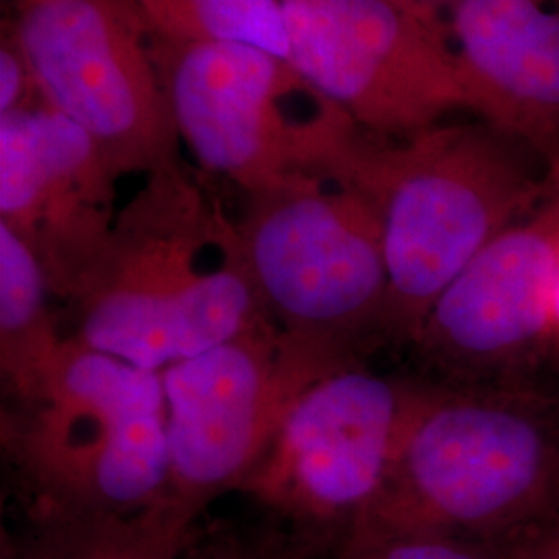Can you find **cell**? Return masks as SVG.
<instances>
[{
    "label": "cell",
    "mask_w": 559,
    "mask_h": 559,
    "mask_svg": "<svg viewBox=\"0 0 559 559\" xmlns=\"http://www.w3.org/2000/svg\"><path fill=\"white\" fill-rule=\"evenodd\" d=\"M55 295L29 245L0 224V378L2 402L32 399L67 344Z\"/></svg>",
    "instance_id": "9a60e30c"
},
{
    "label": "cell",
    "mask_w": 559,
    "mask_h": 559,
    "mask_svg": "<svg viewBox=\"0 0 559 559\" xmlns=\"http://www.w3.org/2000/svg\"><path fill=\"white\" fill-rule=\"evenodd\" d=\"M402 380L362 360L340 367L297 402L270 450L240 483L280 531L286 558L338 551L378 498L399 429Z\"/></svg>",
    "instance_id": "9c48e42d"
},
{
    "label": "cell",
    "mask_w": 559,
    "mask_h": 559,
    "mask_svg": "<svg viewBox=\"0 0 559 559\" xmlns=\"http://www.w3.org/2000/svg\"><path fill=\"white\" fill-rule=\"evenodd\" d=\"M506 556L508 559H559V522L540 531L533 539L520 543Z\"/></svg>",
    "instance_id": "ffe728a7"
},
{
    "label": "cell",
    "mask_w": 559,
    "mask_h": 559,
    "mask_svg": "<svg viewBox=\"0 0 559 559\" xmlns=\"http://www.w3.org/2000/svg\"><path fill=\"white\" fill-rule=\"evenodd\" d=\"M559 261V187L503 230L433 302L413 342L438 380L537 383L556 348L551 299Z\"/></svg>",
    "instance_id": "8fae6325"
},
{
    "label": "cell",
    "mask_w": 559,
    "mask_h": 559,
    "mask_svg": "<svg viewBox=\"0 0 559 559\" xmlns=\"http://www.w3.org/2000/svg\"><path fill=\"white\" fill-rule=\"evenodd\" d=\"M64 307L67 338L158 373L267 321L237 221L182 164L145 177Z\"/></svg>",
    "instance_id": "7a4b0ae2"
},
{
    "label": "cell",
    "mask_w": 559,
    "mask_h": 559,
    "mask_svg": "<svg viewBox=\"0 0 559 559\" xmlns=\"http://www.w3.org/2000/svg\"><path fill=\"white\" fill-rule=\"evenodd\" d=\"M182 559H286L278 539L249 537L228 526H200Z\"/></svg>",
    "instance_id": "d6986e66"
},
{
    "label": "cell",
    "mask_w": 559,
    "mask_h": 559,
    "mask_svg": "<svg viewBox=\"0 0 559 559\" xmlns=\"http://www.w3.org/2000/svg\"><path fill=\"white\" fill-rule=\"evenodd\" d=\"M551 323H554L556 348H559V261L558 272H556V282H554V299H551Z\"/></svg>",
    "instance_id": "44dd1931"
},
{
    "label": "cell",
    "mask_w": 559,
    "mask_h": 559,
    "mask_svg": "<svg viewBox=\"0 0 559 559\" xmlns=\"http://www.w3.org/2000/svg\"><path fill=\"white\" fill-rule=\"evenodd\" d=\"M152 34L193 44H237L288 60L282 0H133Z\"/></svg>",
    "instance_id": "2e32d148"
},
{
    "label": "cell",
    "mask_w": 559,
    "mask_h": 559,
    "mask_svg": "<svg viewBox=\"0 0 559 559\" xmlns=\"http://www.w3.org/2000/svg\"><path fill=\"white\" fill-rule=\"evenodd\" d=\"M558 522L559 394L402 380L385 479L342 547L440 537L508 554Z\"/></svg>",
    "instance_id": "6da1fadb"
},
{
    "label": "cell",
    "mask_w": 559,
    "mask_h": 559,
    "mask_svg": "<svg viewBox=\"0 0 559 559\" xmlns=\"http://www.w3.org/2000/svg\"><path fill=\"white\" fill-rule=\"evenodd\" d=\"M272 321L160 371L168 408V501L201 516L237 493L318 381L357 362Z\"/></svg>",
    "instance_id": "52a82bcc"
},
{
    "label": "cell",
    "mask_w": 559,
    "mask_h": 559,
    "mask_svg": "<svg viewBox=\"0 0 559 559\" xmlns=\"http://www.w3.org/2000/svg\"><path fill=\"white\" fill-rule=\"evenodd\" d=\"M41 104L32 67L9 23H2L0 41V117Z\"/></svg>",
    "instance_id": "ac0fdd59"
},
{
    "label": "cell",
    "mask_w": 559,
    "mask_h": 559,
    "mask_svg": "<svg viewBox=\"0 0 559 559\" xmlns=\"http://www.w3.org/2000/svg\"><path fill=\"white\" fill-rule=\"evenodd\" d=\"M119 179L98 143L57 110L0 117V224L29 245L62 305L110 242Z\"/></svg>",
    "instance_id": "7c38bea8"
},
{
    "label": "cell",
    "mask_w": 559,
    "mask_h": 559,
    "mask_svg": "<svg viewBox=\"0 0 559 559\" xmlns=\"http://www.w3.org/2000/svg\"><path fill=\"white\" fill-rule=\"evenodd\" d=\"M373 203L388 263L385 342L411 344L450 282L558 185L520 141L483 120L408 138L357 129L328 168Z\"/></svg>",
    "instance_id": "3957f363"
},
{
    "label": "cell",
    "mask_w": 559,
    "mask_h": 559,
    "mask_svg": "<svg viewBox=\"0 0 559 559\" xmlns=\"http://www.w3.org/2000/svg\"><path fill=\"white\" fill-rule=\"evenodd\" d=\"M466 110L528 147L559 187V0L445 4Z\"/></svg>",
    "instance_id": "4fadbf2b"
},
{
    "label": "cell",
    "mask_w": 559,
    "mask_h": 559,
    "mask_svg": "<svg viewBox=\"0 0 559 559\" xmlns=\"http://www.w3.org/2000/svg\"><path fill=\"white\" fill-rule=\"evenodd\" d=\"M441 4H450V2H454V0H438Z\"/></svg>",
    "instance_id": "7402d4cb"
},
{
    "label": "cell",
    "mask_w": 559,
    "mask_h": 559,
    "mask_svg": "<svg viewBox=\"0 0 559 559\" xmlns=\"http://www.w3.org/2000/svg\"><path fill=\"white\" fill-rule=\"evenodd\" d=\"M288 62L360 129L408 138L466 110L438 0H282Z\"/></svg>",
    "instance_id": "30bf717a"
},
{
    "label": "cell",
    "mask_w": 559,
    "mask_h": 559,
    "mask_svg": "<svg viewBox=\"0 0 559 559\" xmlns=\"http://www.w3.org/2000/svg\"><path fill=\"white\" fill-rule=\"evenodd\" d=\"M0 448L23 519L156 508L168 501L162 376L67 338L32 399L2 402Z\"/></svg>",
    "instance_id": "277c9868"
},
{
    "label": "cell",
    "mask_w": 559,
    "mask_h": 559,
    "mask_svg": "<svg viewBox=\"0 0 559 559\" xmlns=\"http://www.w3.org/2000/svg\"><path fill=\"white\" fill-rule=\"evenodd\" d=\"M7 23L41 104L96 141L119 177L180 164L150 27L133 0H13Z\"/></svg>",
    "instance_id": "ba28073f"
},
{
    "label": "cell",
    "mask_w": 559,
    "mask_h": 559,
    "mask_svg": "<svg viewBox=\"0 0 559 559\" xmlns=\"http://www.w3.org/2000/svg\"><path fill=\"white\" fill-rule=\"evenodd\" d=\"M200 519L175 501L138 514L23 519L2 533L0 559H182Z\"/></svg>",
    "instance_id": "5bb4252c"
},
{
    "label": "cell",
    "mask_w": 559,
    "mask_h": 559,
    "mask_svg": "<svg viewBox=\"0 0 559 559\" xmlns=\"http://www.w3.org/2000/svg\"><path fill=\"white\" fill-rule=\"evenodd\" d=\"M328 559H508V556L464 540L394 537L342 547Z\"/></svg>",
    "instance_id": "e0dca14e"
},
{
    "label": "cell",
    "mask_w": 559,
    "mask_h": 559,
    "mask_svg": "<svg viewBox=\"0 0 559 559\" xmlns=\"http://www.w3.org/2000/svg\"><path fill=\"white\" fill-rule=\"evenodd\" d=\"M242 198L235 221L265 318L355 359L385 342L390 278L373 203L330 170L297 173Z\"/></svg>",
    "instance_id": "5b68a950"
},
{
    "label": "cell",
    "mask_w": 559,
    "mask_h": 559,
    "mask_svg": "<svg viewBox=\"0 0 559 559\" xmlns=\"http://www.w3.org/2000/svg\"><path fill=\"white\" fill-rule=\"evenodd\" d=\"M150 36L180 143L242 193L330 168L359 129L276 55Z\"/></svg>",
    "instance_id": "8992f818"
}]
</instances>
